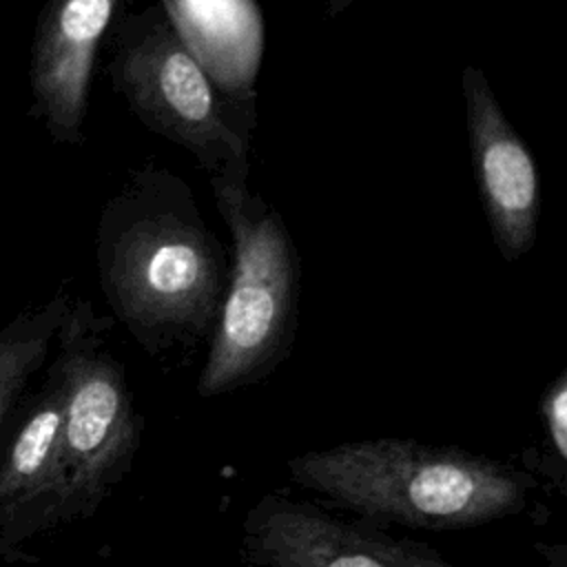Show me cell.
I'll return each mask as SVG.
<instances>
[{
	"mask_svg": "<svg viewBox=\"0 0 567 567\" xmlns=\"http://www.w3.org/2000/svg\"><path fill=\"white\" fill-rule=\"evenodd\" d=\"M208 182L233 239L226 292L195 385L199 396L215 399L264 381L288 359L299 328L301 264L286 219L248 179Z\"/></svg>",
	"mask_w": 567,
	"mask_h": 567,
	"instance_id": "obj_3",
	"label": "cell"
},
{
	"mask_svg": "<svg viewBox=\"0 0 567 567\" xmlns=\"http://www.w3.org/2000/svg\"><path fill=\"white\" fill-rule=\"evenodd\" d=\"M241 554L257 567H458L430 545L272 492L246 512Z\"/></svg>",
	"mask_w": 567,
	"mask_h": 567,
	"instance_id": "obj_6",
	"label": "cell"
},
{
	"mask_svg": "<svg viewBox=\"0 0 567 567\" xmlns=\"http://www.w3.org/2000/svg\"><path fill=\"white\" fill-rule=\"evenodd\" d=\"M95 264L113 317L148 354L208 341L230 261L179 175L153 162L128 173L100 210Z\"/></svg>",
	"mask_w": 567,
	"mask_h": 567,
	"instance_id": "obj_1",
	"label": "cell"
},
{
	"mask_svg": "<svg viewBox=\"0 0 567 567\" xmlns=\"http://www.w3.org/2000/svg\"><path fill=\"white\" fill-rule=\"evenodd\" d=\"M354 2H357V0H321L323 11H326V16H330V18L341 16V13L348 11Z\"/></svg>",
	"mask_w": 567,
	"mask_h": 567,
	"instance_id": "obj_13",
	"label": "cell"
},
{
	"mask_svg": "<svg viewBox=\"0 0 567 567\" xmlns=\"http://www.w3.org/2000/svg\"><path fill=\"white\" fill-rule=\"evenodd\" d=\"M71 299L62 286L47 301L20 310L0 328V427L22 401L31 377L44 365Z\"/></svg>",
	"mask_w": 567,
	"mask_h": 567,
	"instance_id": "obj_11",
	"label": "cell"
},
{
	"mask_svg": "<svg viewBox=\"0 0 567 567\" xmlns=\"http://www.w3.org/2000/svg\"><path fill=\"white\" fill-rule=\"evenodd\" d=\"M64 501L62 396L47 372L0 463V551L9 556L22 540L64 523Z\"/></svg>",
	"mask_w": 567,
	"mask_h": 567,
	"instance_id": "obj_9",
	"label": "cell"
},
{
	"mask_svg": "<svg viewBox=\"0 0 567 567\" xmlns=\"http://www.w3.org/2000/svg\"><path fill=\"white\" fill-rule=\"evenodd\" d=\"M111 317L89 299H71L55 334L53 374L62 396L64 523L89 518L128 476L142 445L144 419L135 410L124 365L109 348Z\"/></svg>",
	"mask_w": 567,
	"mask_h": 567,
	"instance_id": "obj_5",
	"label": "cell"
},
{
	"mask_svg": "<svg viewBox=\"0 0 567 567\" xmlns=\"http://www.w3.org/2000/svg\"><path fill=\"white\" fill-rule=\"evenodd\" d=\"M159 7L226 93L255 100L252 80L264 51V20L255 0H162Z\"/></svg>",
	"mask_w": 567,
	"mask_h": 567,
	"instance_id": "obj_10",
	"label": "cell"
},
{
	"mask_svg": "<svg viewBox=\"0 0 567 567\" xmlns=\"http://www.w3.org/2000/svg\"><path fill=\"white\" fill-rule=\"evenodd\" d=\"M104 40L109 80L151 133L190 153L208 177L248 179L255 100L226 93L159 4L120 11Z\"/></svg>",
	"mask_w": 567,
	"mask_h": 567,
	"instance_id": "obj_4",
	"label": "cell"
},
{
	"mask_svg": "<svg viewBox=\"0 0 567 567\" xmlns=\"http://www.w3.org/2000/svg\"><path fill=\"white\" fill-rule=\"evenodd\" d=\"M126 0H44L35 20L29 84L33 111L60 144L84 142L97 51Z\"/></svg>",
	"mask_w": 567,
	"mask_h": 567,
	"instance_id": "obj_8",
	"label": "cell"
},
{
	"mask_svg": "<svg viewBox=\"0 0 567 567\" xmlns=\"http://www.w3.org/2000/svg\"><path fill=\"white\" fill-rule=\"evenodd\" d=\"M290 478L368 523L450 532L525 509L534 476L485 454L416 439H363L288 461Z\"/></svg>",
	"mask_w": 567,
	"mask_h": 567,
	"instance_id": "obj_2",
	"label": "cell"
},
{
	"mask_svg": "<svg viewBox=\"0 0 567 567\" xmlns=\"http://www.w3.org/2000/svg\"><path fill=\"white\" fill-rule=\"evenodd\" d=\"M538 416L545 441L558 463L567 458V370L558 372L540 394Z\"/></svg>",
	"mask_w": 567,
	"mask_h": 567,
	"instance_id": "obj_12",
	"label": "cell"
},
{
	"mask_svg": "<svg viewBox=\"0 0 567 567\" xmlns=\"http://www.w3.org/2000/svg\"><path fill=\"white\" fill-rule=\"evenodd\" d=\"M461 95L478 199L503 261L527 255L538 237L540 179L534 155L496 100L483 69L465 64Z\"/></svg>",
	"mask_w": 567,
	"mask_h": 567,
	"instance_id": "obj_7",
	"label": "cell"
}]
</instances>
